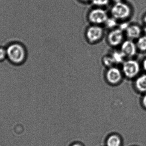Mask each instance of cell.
I'll return each mask as SVG.
<instances>
[{"label": "cell", "instance_id": "obj_22", "mask_svg": "<svg viewBox=\"0 0 146 146\" xmlns=\"http://www.w3.org/2000/svg\"><path fill=\"white\" fill-rule=\"evenodd\" d=\"M143 21H144V24H145V25L146 26V14L144 16L143 18Z\"/></svg>", "mask_w": 146, "mask_h": 146}, {"label": "cell", "instance_id": "obj_2", "mask_svg": "<svg viewBox=\"0 0 146 146\" xmlns=\"http://www.w3.org/2000/svg\"><path fill=\"white\" fill-rule=\"evenodd\" d=\"M132 13L130 6L121 1L115 3L111 9L112 17L117 21L127 19L131 16Z\"/></svg>", "mask_w": 146, "mask_h": 146}, {"label": "cell", "instance_id": "obj_9", "mask_svg": "<svg viewBox=\"0 0 146 146\" xmlns=\"http://www.w3.org/2000/svg\"><path fill=\"white\" fill-rule=\"evenodd\" d=\"M125 32L128 39L133 41L135 39L137 40L141 36L142 30L139 25L134 24L129 25Z\"/></svg>", "mask_w": 146, "mask_h": 146}, {"label": "cell", "instance_id": "obj_14", "mask_svg": "<svg viewBox=\"0 0 146 146\" xmlns=\"http://www.w3.org/2000/svg\"><path fill=\"white\" fill-rule=\"evenodd\" d=\"M102 62L104 66L107 67V68L113 67L115 64L111 55L104 56L102 59Z\"/></svg>", "mask_w": 146, "mask_h": 146}, {"label": "cell", "instance_id": "obj_1", "mask_svg": "<svg viewBox=\"0 0 146 146\" xmlns=\"http://www.w3.org/2000/svg\"><path fill=\"white\" fill-rule=\"evenodd\" d=\"M6 51L7 57L13 63L19 64L23 62L25 59V50L24 46L20 44H11L8 46Z\"/></svg>", "mask_w": 146, "mask_h": 146}, {"label": "cell", "instance_id": "obj_20", "mask_svg": "<svg viewBox=\"0 0 146 146\" xmlns=\"http://www.w3.org/2000/svg\"><path fill=\"white\" fill-rule=\"evenodd\" d=\"M142 67L144 70L146 72V58L144 59L142 63Z\"/></svg>", "mask_w": 146, "mask_h": 146}, {"label": "cell", "instance_id": "obj_18", "mask_svg": "<svg viewBox=\"0 0 146 146\" xmlns=\"http://www.w3.org/2000/svg\"><path fill=\"white\" fill-rule=\"evenodd\" d=\"M129 25H130V24L128 23L127 22H123L119 25V28L123 31H125L127 28L129 26Z\"/></svg>", "mask_w": 146, "mask_h": 146}, {"label": "cell", "instance_id": "obj_12", "mask_svg": "<svg viewBox=\"0 0 146 146\" xmlns=\"http://www.w3.org/2000/svg\"><path fill=\"white\" fill-rule=\"evenodd\" d=\"M111 56L115 62V64H122L124 61V58L126 57L123 53L120 51H114L111 54Z\"/></svg>", "mask_w": 146, "mask_h": 146}, {"label": "cell", "instance_id": "obj_19", "mask_svg": "<svg viewBox=\"0 0 146 146\" xmlns=\"http://www.w3.org/2000/svg\"><path fill=\"white\" fill-rule=\"evenodd\" d=\"M70 146H85L83 144L79 142H74Z\"/></svg>", "mask_w": 146, "mask_h": 146}, {"label": "cell", "instance_id": "obj_23", "mask_svg": "<svg viewBox=\"0 0 146 146\" xmlns=\"http://www.w3.org/2000/svg\"><path fill=\"white\" fill-rule=\"evenodd\" d=\"M113 1H115V2H118L121 1V0H113Z\"/></svg>", "mask_w": 146, "mask_h": 146}, {"label": "cell", "instance_id": "obj_21", "mask_svg": "<svg viewBox=\"0 0 146 146\" xmlns=\"http://www.w3.org/2000/svg\"><path fill=\"white\" fill-rule=\"evenodd\" d=\"M142 103H143V105L146 108V94L144 96L142 99Z\"/></svg>", "mask_w": 146, "mask_h": 146}, {"label": "cell", "instance_id": "obj_16", "mask_svg": "<svg viewBox=\"0 0 146 146\" xmlns=\"http://www.w3.org/2000/svg\"><path fill=\"white\" fill-rule=\"evenodd\" d=\"M93 5L99 7L106 6L109 3L110 0H91Z\"/></svg>", "mask_w": 146, "mask_h": 146}, {"label": "cell", "instance_id": "obj_24", "mask_svg": "<svg viewBox=\"0 0 146 146\" xmlns=\"http://www.w3.org/2000/svg\"><path fill=\"white\" fill-rule=\"evenodd\" d=\"M144 31H145V33L146 34V26L145 25V27L144 28Z\"/></svg>", "mask_w": 146, "mask_h": 146}, {"label": "cell", "instance_id": "obj_15", "mask_svg": "<svg viewBox=\"0 0 146 146\" xmlns=\"http://www.w3.org/2000/svg\"><path fill=\"white\" fill-rule=\"evenodd\" d=\"M105 24L108 28L113 29L115 28L116 26L117 25V20L113 17L111 18H108Z\"/></svg>", "mask_w": 146, "mask_h": 146}, {"label": "cell", "instance_id": "obj_6", "mask_svg": "<svg viewBox=\"0 0 146 146\" xmlns=\"http://www.w3.org/2000/svg\"><path fill=\"white\" fill-rule=\"evenodd\" d=\"M123 76L121 69L114 66L108 68L105 74L106 80L111 85L119 84L122 80Z\"/></svg>", "mask_w": 146, "mask_h": 146}, {"label": "cell", "instance_id": "obj_10", "mask_svg": "<svg viewBox=\"0 0 146 146\" xmlns=\"http://www.w3.org/2000/svg\"><path fill=\"white\" fill-rule=\"evenodd\" d=\"M121 137L115 134L108 135L105 141L106 146H121Z\"/></svg>", "mask_w": 146, "mask_h": 146}, {"label": "cell", "instance_id": "obj_4", "mask_svg": "<svg viewBox=\"0 0 146 146\" xmlns=\"http://www.w3.org/2000/svg\"><path fill=\"white\" fill-rule=\"evenodd\" d=\"M88 18L92 25H100L105 24L109 17L105 10L102 8L98 7L93 9L89 12Z\"/></svg>", "mask_w": 146, "mask_h": 146}, {"label": "cell", "instance_id": "obj_13", "mask_svg": "<svg viewBox=\"0 0 146 146\" xmlns=\"http://www.w3.org/2000/svg\"><path fill=\"white\" fill-rule=\"evenodd\" d=\"M137 49L141 52L146 51V35L141 36L137 40Z\"/></svg>", "mask_w": 146, "mask_h": 146}, {"label": "cell", "instance_id": "obj_5", "mask_svg": "<svg viewBox=\"0 0 146 146\" xmlns=\"http://www.w3.org/2000/svg\"><path fill=\"white\" fill-rule=\"evenodd\" d=\"M86 37L90 43H95L100 41L104 35V30L98 25H92L86 31Z\"/></svg>", "mask_w": 146, "mask_h": 146}, {"label": "cell", "instance_id": "obj_7", "mask_svg": "<svg viewBox=\"0 0 146 146\" xmlns=\"http://www.w3.org/2000/svg\"><path fill=\"white\" fill-rule=\"evenodd\" d=\"M107 40L109 44L112 47L121 45L124 41L123 31L119 27L111 29L107 35Z\"/></svg>", "mask_w": 146, "mask_h": 146}, {"label": "cell", "instance_id": "obj_8", "mask_svg": "<svg viewBox=\"0 0 146 146\" xmlns=\"http://www.w3.org/2000/svg\"><path fill=\"white\" fill-rule=\"evenodd\" d=\"M121 51L126 57L131 58L135 55L137 49L136 43L133 40L128 39L124 40L121 45Z\"/></svg>", "mask_w": 146, "mask_h": 146}, {"label": "cell", "instance_id": "obj_25", "mask_svg": "<svg viewBox=\"0 0 146 146\" xmlns=\"http://www.w3.org/2000/svg\"><path fill=\"white\" fill-rule=\"evenodd\" d=\"M83 1H88V0H83Z\"/></svg>", "mask_w": 146, "mask_h": 146}, {"label": "cell", "instance_id": "obj_17", "mask_svg": "<svg viewBox=\"0 0 146 146\" xmlns=\"http://www.w3.org/2000/svg\"><path fill=\"white\" fill-rule=\"evenodd\" d=\"M6 57H7L6 49L0 47V61H3Z\"/></svg>", "mask_w": 146, "mask_h": 146}, {"label": "cell", "instance_id": "obj_3", "mask_svg": "<svg viewBox=\"0 0 146 146\" xmlns=\"http://www.w3.org/2000/svg\"><path fill=\"white\" fill-rule=\"evenodd\" d=\"M140 69L139 63L131 58L124 61L122 64L121 70L123 76L130 79L136 78L139 74Z\"/></svg>", "mask_w": 146, "mask_h": 146}, {"label": "cell", "instance_id": "obj_11", "mask_svg": "<svg viewBox=\"0 0 146 146\" xmlns=\"http://www.w3.org/2000/svg\"><path fill=\"white\" fill-rule=\"evenodd\" d=\"M135 85L139 91L146 92V74H143L137 77Z\"/></svg>", "mask_w": 146, "mask_h": 146}]
</instances>
